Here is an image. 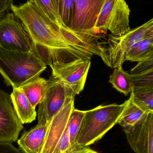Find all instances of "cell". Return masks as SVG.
I'll list each match as a JSON object with an SVG mask.
<instances>
[{
  "instance_id": "obj_19",
  "label": "cell",
  "mask_w": 153,
  "mask_h": 153,
  "mask_svg": "<svg viewBox=\"0 0 153 153\" xmlns=\"http://www.w3.org/2000/svg\"><path fill=\"white\" fill-rule=\"evenodd\" d=\"M56 5L60 26L69 28L74 16L75 0H56Z\"/></svg>"
},
{
  "instance_id": "obj_3",
  "label": "cell",
  "mask_w": 153,
  "mask_h": 153,
  "mask_svg": "<svg viewBox=\"0 0 153 153\" xmlns=\"http://www.w3.org/2000/svg\"><path fill=\"white\" fill-rule=\"evenodd\" d=\"M125 105V102L100 105L85 111L75 143L79 145L90 146L101 139L117 124Z\"/></svg>"
},
{
  "instance_id": "obj_7",
  "label": "cell",
  "mask_w": 153,
  "mask_h": 153,
  "mask_svg": "<svg viewBox=\"0 0 153 153\" xmlns=\"http://www.w3.org/2000/svg\"><path fill=\"white\" fill-rule=\"evenodd\" d=\"M34 45L19 17L13 13L0 16V47L10 51L32 53Z\"/></svg>"
},
{
  "instance_id": "obj_20",
  "label": "cell",
  "mask_w": 153,
  "mask_h": 153,
  "mask_svg": "<svg viewBox=\"0 0 153 153\" xmlns=\"http://www.w3.org/2000/svg\"><path fill=\"white\" fill-rule=\"evenodd\" d=\"M85 111L75 109L72 111L70 114L66 124V128L69 133L71 145L75 143L76 137L80 130Z\"/></svg>"
},
{
  "instance_id": "obj_26",
  "label": "cell",
  "mask_w": 153,
  "mask_h": 153,
  "mask_svg": "<svg viewBox=\"0 0 153 153\" xmlns=\"http://www.w3.org/2000/svg\"><path fill=\"white\" fill-rule=\"evenodd\" d=\"M64 153H99L91 149L89 146L79 145L76 143Z\"/></svg>"
},
{
  "instance_id": "obj_18",
  "label": "cell",
  "mask_w": 153,
  "mask_h": 153,
  "mask_svg": "<svg viewBox=\"0 0 153 153\" xmlns=\"http://www.w3.org/2000/svg\"><path fill=\"white\" fill-rule=\"evenodd\" d=\"M153 57V36L142 40L130 50L125 56V61L139 62Z\"/></svg>"
},
{
  "instance_id": "obj_13",
  "label": "cell",
  "mask_w": 153,
  "mask_h": 153,
  "mask_svg": "<svg viewBox=\"0 0 153 153\" xmlns=\"http://www.w3.org/2000/svg\"><path fill=\"white\" fill-rule=\"evenodd\" d=\"M48 124H38L28 131H24L17 141L22 153H40L43 146Z\"/></svg>"
},
{
  "instance_id": "obj_5",
  "label": "cell",
  "mask_w": 153,
  "mask_h": 153,
  "mask_svg": "<svg viewBox=\"0 0 153 153\" xmlns=\"http://www.w3.org/2000/svg\"><path fill=\"white\" fill-rule=\"evenodd\" d=\"M130 10L125 0H105L95 25L98 34H106L119 38L128 33Z\"/></svg>"
},
{
  "instance_id": "obj_24",
  "label": "cell",
  "mask_w": 153,
  "mask_h": 153,
  "mask_svg": "<svg viewBox=\"0 0 153 153\" xmlns=\"http://www.w3.org/2000/svg\"><path fill=\"white\" fill-rule=\"evenodd\" d=\"M32 53L42 60L46 66L49 65L52 68L53 65L52 52L50 48L40 44L34 43Z\"/></svg>"
},
{
  "instance_id": "obj_23",
  "label": "cell",
  "mask_w": 153,
  "mask_h": 153,
  "mask_svg": "<svg viewBox=\"0 0 153 153\" xmlns=\"http://www.w3.org/2000/svg\"><path fill=\"white\" fill-rule=\"evenodd\" d=\"M40 10L53 22L60 27L59 19L51 0H33Z\"/></svg>"
},
{
  "instance_id": "obj_9",
  "label": "cell",
  "mask_w": 153,
  "mask_h": 153,
  "mask_svg": "<svg viewBox=\"0 0 153 153\" xmlns=\"http://www.w3.org/2000/svg\"><path fill=\"white\" fill-rule=\"evenodd\" d=\"M91 60L80 59L67 63L53 62L52 75L68 85L75 95L84 90Z\"/></svg>"
},
{
  "instance_id": "obj_16",
  "label": "cell",
  "mask_w": 153,
  "mask_h": 153,
  "mask_svg": "<svg viewBox=\"0 0 153 153\" xmlns=\"http://www.w3.org/2000/svg\"><path fill=\"white\" fill-rule=\"evenodd\" d=\"M47 80L40 77L20 88L32 106L36 108L43 100L46 87Z\"/></svg>"
},
{
  "instance_id": "obj_11",
  "label": "cell",
  "mask_w": 153,
  "mask_h": 153,
  "mask_svg": "<svg viewBox=\"0 0 153 153\" xmlns=\"http://www.w3.org/2000/svg\"><path fill=\"white\" fill-rule=\"evenodd\" d=\"M127 140L136 153H153V113L124 130Z\"/></svg>"
},
{
  "instance_id": "obj_21",
  "label": "cell",
  "mask_w": 153,
  "mask_h": 153,
  "mask_svg": "<svg viewBox=\"0 0 153 153\" xmlns=\"http://www.w3.org/2000/svg\"><path fill=\"white\" fill-rule=\"evenodd\" d=\"M130 97L139 107L150 112H153V89L132 91Z\"/></svg>"
},
{
  "instance_id": "obj_15",
  "label": "cell",
  "mask_w": 153,
  "mask_h": 153,
  "mask_svg": "<svg viewBox=\"0 0 153 153\" xmlns=\"http://www.w3.org/2000/svg\"><path fill=\"white\" fill-rule=\"evenodd\" d=\"M125 102V107L117 122L124 130L130 128L150 113L137 105L130 97Z\"/></svg>"
},
{
  "instance_id": "obj_27",
  "label": "cell",
  "mask_w": 153,
  "mask_h": 153,
  "mask_svg": "<svg viewBox=\"0 0 153 153\" xmlns=\"http://www.w3.org/2000/svg\"><path fill=\"white\" fill-rule=\"evenodd\" d=\"M13 4V0H0V16L9 13Z\"/></svg>"
},
{
  "instance_id": "obj_6",
  "label": "cell",
  "mask_w": 153,
  "mask_h": 153,
  "mask_svg": "<svg viewBox=\"0 0 153 153\" xmlns=\"http://www.w3.org/2000/svg\"><path fill=\"white\" fill-rule=\"evenodd\" d=\"M75 94L71 88L56 76L52 75L47 80L43 100L38 110V124H49L52 119L71 100Z\"/></svg>"
},
{
  "instance_id": "obj_10",
  "label": "cell",
  "mask_w": 153,
  "mask_h": 153,
  "mask_svg": "<svg viewBox=\"0 0 153 153\" xmlns=\"http://www.w3.org/2000/svg\"><path fill=\"white\" fill-rule=\"evenodd\" d=\"M23 128L13 108L10 95L0 89V143L16 142Z\"/></svg>"
},
{
  "instance_id": "obj_29",
  "label": "cell",
  "mask_w": 153,
  "mask_h": 153,
  "mask_svg": "<svg viewBox=\"0 0 153 153\" xmlns=\"http://www.w3.org/2000/svg\"><path fill=\"white\" fill-rule=\"evenodd\" d=\"M51 1H52V3H53V5H54V7L56 11L57 12L56 0H51Z\"/></svg>"
},
{
  "instance_id": "obj_17",
  "label": "cell",
  "mask_w": 153,
  "mask_h": 153,
  "mask_svg": "<svg viewBox=\"0 0 153 153\" xmlns=\"http://www.w3.org/2000/svg\"><path fill=\"white\" fill-rule=\"evenodd\" d=\"M109 82L116 90L126 96L133 90L131 74L124 71L122 65L115 68L113 73L110 76Z\"/></svg>"
},
{
  "instance_id": "obj_25",
  "label": "cell",
  "mask_w": 153,
  "mask_h": 153,
  "mask_svg": "<svg viewBox=\"0 0 153 153\" xmlns=\"http://www.w3.org/2000/svg\"><path fill=\"white\" fill-rule=\"evenodd\" d=\"M153 69V57L138 62V64L131 71V75H135Z\"/></svg>"
},
{
  "instance_id": "obj_14",
  "label": "cell",
  "mask_w": 153,
  "mask_h": 153,
  "mask_svg": "<svg viewBox=\"0 0 153 153\" xmlns=\"http://www.w3.org/2000/svg\"><path fill=\"white\" fill-rule=\"evenodd\" d=\"M11 99L14 111L21 123H31L36 120L37 111L23 92L17 88H13Z\"/></svg>"
},
{
  "instance_id": "obj_1",
  "label": "cell",
  "mask_w": 153,
  "mask_h": 153,
  "mask_svg": "<svg viewBox=\"0 0 153 153\" xmlns=\"http://www.w3.org/2000/svg\"><path fill=\"white\" fill-rule=\"evenodd\" d=\"M13 13L22 21L33 42L50 48L53 62L67 63L92 56L75 48L63 36L60 26L48 18L33 0L19 5H12Z\"/></svg>"
},
{
  "instance_id": "obj_2",
  "label": "cell",
  "mask_w": 153,
  "mask_h": 153,
  "mask_svg": "<svg viewBox=\"0 0 153 153\" xmlns=\"http://www.w3.org/2000/svg\"><path fill=\"white\" fill-rule=\"evenodd\" d=\"M46 65L31 52L10 51L0 47V74L8 86H22L38 79Z\"/></svg>"
},
{
  "instance_id": "obj_28",
  "label": "cell",
  "mask_w": 153,
  "mask_h": 153,
  "mask_svg": "<svg viewBox=\"0 0 153 153\" xmlns=\"http://www.w3.org/2000/svg\"><path fill=\"white\" fill-rule=\"evenodd\" d=\"M0 153H22L12 143H0Z\"/></svg>"
},
{
  "instance_id": "obj_12",
  "label": "cell",
  "mask_w": 153,
  "mask_h": 153,
  "mask_svg": "<svg viewBox=\"0 0 153 153\" xmlns=\"http://www.w3.org/2000/svg\"><path fill=\"white\" fill-rule=\"evenodd\" d=\"M75 100L66 105L53 118L48 126L43 146L40 153H52L63 135L70 114L75 109Z\"/></svg>"
},
{
  "instance_id": "obj_22",
  "label": "cell",
  "mask_w": 153,
  "mask_h": 153,
  "mask_svg": "<svg viewBox=\"0 0 153 153\" xmlns=\"http://www.w3.org/2000/svg\"><path fill=\"white\" fill-rule=\"evenodd\" d=\"M132 91L153 89V69L135 75H131Z\"/></svg>"
},
{
  "instance_id": "obj_4",
  "label": "cell",
  "mask_w": 153,
  "mask_h": 153,
  "mask_svg": "<svg viewBox=\"0 0 153 153\" xmlns=\"http://www.w3.org/2000/svg\"><path fill=\"white\" fill-rule=\"evenodd\" d=\"M153 36V19L143 25L131 30L119 38H110L107 46L102 47L101 58L107 66L115 68L122 65L127 54L142 40Z\"/></svg>"
},
{
  "instance_id": "obj_8",
  "label": "cell",
  "mask_w": 153,
  "mask_h": 153,
  "mask_svg": "<svg viewBox=\"0 0 153 153\" xmlns=\"http://www.w3.org/2000/svg\"><path fill=\"white\" fill-rule=\"evenodd\" d=\"M105 0H75L74 16L69 28L92 44L99 39L95 25Z\"/></svg>"
}]
</instances>
